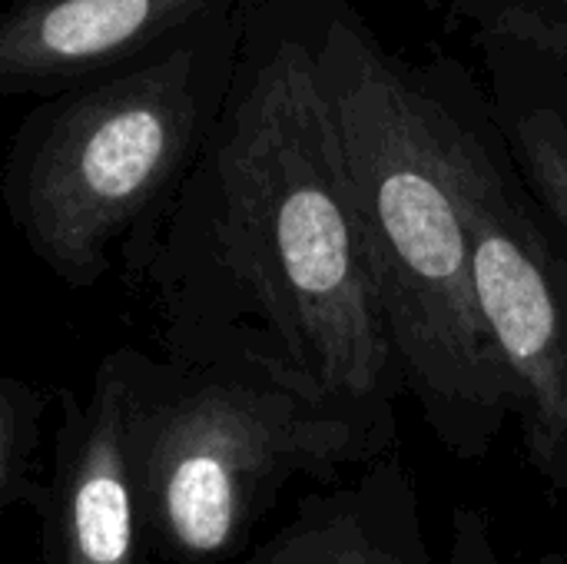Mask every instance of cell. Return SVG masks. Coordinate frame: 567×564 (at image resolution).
<instances>
[{"mask_svg": "<svg viewBox=\"0 0 567 564\" xmlns=\"http://www.w3.org/2000/svg\"><path fill=\"white\" fill-rule=\"evenodd\" d=\"M309 37L405 392L455 459L478 462L515 416V386L475 286L445 103L346 3Z\"/></svg>", "mask_w": 567, "mask_h": 564, "instance_id": "cell-1", "label": "cell"}, {"mask_svg": "<svg viewBox=\"0 0 567 564\" xmlns=\"http://www.w3.org/2000/svg\"><path fill=\"white\" fill-rule=\"evenodd\" d=\"M216 183L223 249L262 342L322 392L395 409L405 379L309 33H282L249 70Z\"/></svg>", "mask_w": 567, "mask_h": 564, "instance_id": "cell-2", "label": "cell"}, {"mask_svg": "<svg viewBox=\"0 0 567 564\" xmlns=\"http://www.w3.org/2000/svg\"><path fill=\"white\" fill-rule=\"evenodd\" d=\"M133 469L150 548L226 564L296 479L326 482L395 445V409L342 402L266 342L133 379Z\"/></svg>", "mask_w": 567, "mask_h": 564, "instance_id": "cell-3", "label": "cell"}, {"mask_svg": "<svg viewBox=\"0 0 567 564\" xmlns=\"http://www.w3.org/2000/svg\"><path fill=\"white\" fill-rule=\"evenodd\" d=\"M203 113L196 47L96 86L50 120L27 156L20 199L37 253L70 283L100 273L123 233L186 160Z\"/></svg>", "mask_w": 567, "mask_h": 564, "instance_id": "cell-4", "label": "cell"}, {"mask_svg": "<svg viewBox=\"0 0 567 564\" xmlns=\"http://www.w3.org/2000/svg\"><path fill=\"white\" fill-rule=\"evenodd\" d=\"M442 103L482 312L515 386L512 419L532 472L567 495V259L505 166V143Z\"/></svg>", "mask_w": 567, "mask_h": 564, "instance_id": "cell-5", "label": "cell"}, {"mask_svg": "<svg viewBox=\"0 0 567 564\" xmlns=\"http://www.w3.org/2000/svg\"><path fill=\"white\" fill-rule=\"evenodd\" d=\"M136 362L100 366L86 406L63 402L53 479L40 492L43 564H150V535L133 469Z\"/></svg>", "mask_w": 567, "mask_h": 564, "instance_id": "cell-6", "label": "cell"}, {"mask_svg": "<svg viewBox=\"0 0 567 564\" xmlns=\"http://www.w3.org/2000/svg\"><path fill=\"white\" fill-rule=\"evenodd\" d=\"M236 564H435L412 469L392 452L365 462L355 482L299 499Z\"/></svg>", "mask_w": 567, "mask_h": 564, "instance_id": "cell-7", "label": "cell"}, {"mask_svg": "<svg viewBox=\"0 0 567 564\" xmlns=\"http://www.w3.org/2000/svg\"><path fill=\"white\" fill-rule=\"evenodd\" d=\"M226 0H20L0 17V90H40L150 47Z\"/></svg>", "mask_w": 567, "mask_h": 564, "instance_id": "cell-8", "label": "cell"}, {"mask_svg": "<svg viewBox=\"0 0 567 564\" xmlns=\"http://www.w3.org/2000/svg\"><path fill=\"white\" fill-rule=\"evenodd\" d=\"M485 40L502 143L567 239V63L508 40Z\"/></svg>", "mask_w": 567, "mask_h": 564, "instance_id": "cell-9", "label": "cell"}, {"mask_svg": "<svg viewBox=\"0 0 567 564\" xmlns=\"http://www.w3.org/2000/svg\"><path fill=\"white\" fill-rule=\"evenodd\" d=\"M482 37L567 63V0H452Z\"/></svg>", "mask_w": 567, "mask_h": 564, "instance_id": "cell-10", "label": "cell"}, {"mask_svg": "<svg viewBox=\"0 0 567 564\" xmlns=\"http://www.w3.org/2000/svg\"><path fill=\"white\" fill-rule=\"evenodd\" d=\"M40 416L43 399L30 386L0 376V525L33 492L27 475L40 442Z\"/></svg>", "mask_w": 567, "mask_h": 564, "instance_id": "cell-11", "label": "cell"}, {"mask_svg": "<svg viewBox=\"0 0 567 564\" xmlns=\"http://www.w3.org/2000/svg\"><path fill=\"white\" fill-rule=\"evenodd\" d=\"M452 564H522L508 562L495 542V525L482 509L458 505L452 509V545H449ZM532 564H567V552H548Z\"/></svg>", "mask_w": 567, "mask_h": 564, "instance_id": "cell-12", "label": "cell"}]
</instances>
